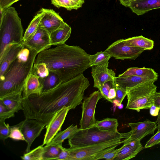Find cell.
<instances>
[{"label":"cell","instance_id":"1","mask_svg":"<svg viewBox=\"0 0 160 160\" xmlns=\"http://www.w3.org/2000/svg\"><path fill=\"white\" fill-rule=\"evenodd\" d=\"M89 86L88 79L81 74L47 92L22 98V110L26 118L36 119L46 126L63 107L73 109L82 104Z\"/></svg>","mask_w":160,"mask_h":160},{"label":"cell","instance_id":"2","mask_svg":"<svg viewBox=\"0 0 160 160\" xmlns=\"http://www.w3.org/2000/svg\"><path fill=\"white\" fill-rule=\"evenodd\" d=\"M90 56L79 46L64 43L38 53L34 64L45 63L62 83L82 74L89 68Z\"/></svg>","mask_w":160,"mask_h":160},{"label":"cell","instance_id":"3","mask_svg":"<svg viewBox=\"0 0 160 160\" xmlns=\"http://www.w3.org/2000/svg\"><path fill=\"white\" fill-rule=\"evenodd\" d=\"M31 50L28 61L23 62L17 58L11 64L3 76L0 78V98L22 93L25 83L32 73L38 53Z\"/></svg>","mask_w":160,"mask_h":160},{"label":"cell","instance_id":"4","mask_svg":"<svg viewBox=\"0 0 160 160\" xmlns=\"http://www.w3.org/2000/svg\"><path fill=\"white\" fill-rule=\"evenodd\" d=\"M0 24V61L12 46L23 43V30L15 8L10 7L1 12Z\"/></svg>","mask_w":160,"mask_h":160},{"label":"cell","instance_id":"5","mask_svg":"<svg viewBox=\"0 0 160 160\" xmlns=\"http://www.w3.org/2000/svg\"><path fill=\"white\" fill-rule=\"evenodd\" d=\"M129 132L120 133L101 130L96 127L85 129L78 128L68 139L70 148H77L97 144L119 138L126 139L129 136Z\"/></svg>","mask_w":160,"mask_h":160},{"label":"cell","instance_id":"6","mask_svg":"<svg viewBox=\"0 0 160 160\" xmlns=\"http://www.w3.org/2000/svg\"><path fill=\"white\" fill-rule=\"evenodd\" d=\"M150 80L141 83L127 91V103L126 108L139 112L150 108L154 104L157 87Z\"/></svg>","mask_w":160,"mask_h":160},{"label":"cell","instance_id":"7","mask_svg":"<svg viewBox=\"0 0 160 160\" xmlns=\"http://www.w3.org/2000/svg\"><path fill=\"white\" fill-rule=\"evenodd\" d=\"M122 139L119 138L105 142L77 148H68L69 160H95L96 158L110 147L123 143Z\"/></svg>","mask_w":160,"mask_h":160},{"label":"cell","instance_id":"8","mask_svg":"<svg viewBox=\"0 0 160 160\" xmlns=\"http://www.w3.org/2000/svg\"><path fill=\"white\" fill-rule=\"evenodd\" d=\"M102 97L98 90L84 98L82 103V113L80 120V128L85 129L92 127L97 121L95 111L97 104Z\"/></svg>","mask_w":160,"mask_h":160},{"label":"cell","instance_id":"9","mask_svg":"<svg viewBox=\"0 0 160 160\" xmlns=\"http://www.w3.org/2000/svg\"><path fill=\"white\" fill-rule=\"evenodd\" d=\"M116 59L135 60L144 51L128 45L125 39L118 40L110 45L105 50Z\"/></svg>","mask_w":160,"mask_h":160},{"label":"cell","instance_id":"10","mask_svg":"<svg viewBox=\"0 0 160 160\" xmlns=\"http://www.w3.org/2000/svg\"><path fill=\"white\" fill-rule=\"evenodd\" d=\"M24 136L27 143L26 152L30 151L32 144L40 134L45 125L37 120L26 118L17 124Z\"/></svg>","mask_w":160,"mask_h":160},{"label":"cell","instance_id":"11","mask_svg":"<svg viewBox=\"0 0 160 160\" xmlns=\"http://www.w3.org/2000/svg\"><path fill=\"white\" fill-rule=\"evenodd\" d=\"M69 107H64L57 112L46 126V132L42 145L49 143L61 130L67 114L70 110Z\"/></svg>","mask_w":160,"mask_h":160},{"label":"cell","instance_id":"12","mask_svg":"<svg viewBox=\"0 0 160 160\" xmlns=\"http://www.w3.org/2000/svg\"><path fill=\"white\" fill-rule=\"evenodd\" d=\"M128 125L131 129L129 131V136L123 140V142L133 140L141 141L146 136L153 134L157 128L156 121L152 122L148 119L143 122L129 123Z\"/></svg>","mask_w":160,"mask_h":160},{"label":"cell","instance_id":"13","mask_svg":"<svg viewBox=\"0 0 160 160\" xmlns=\"http://www.w3.org/2000/svg\"><path fill=\"white\" fill-rule=\"evenodd\" d=\"M23 43L24 46L35 50L38 53L49 48L52 46L50 34L39 27L30 39Z\"/></svg>","mask_w":160,"mask_h":160},{"label":"cell","instance_id":"14","mask_svg":"<svg viewBox=\"0 0 160 160\" xmlns=\"http://www.w3.org/2000/svg\"><path fill=\"white\" fill-rule=\"evenodd\" d=\"M42 9L43 15L39 27L46 30L49 34L65 23L60 16L53 10Z\"/></svg>","mask_w":160,"mask_h":160},{"label":"cell","instance_id":"15","mask_svg":"<svg viewBox=\"0 0 160 160\" xmlns=\"http://www.w3.org/2000/svg\"><path fill=\"white\" fill-rule=\"evenodd\" d=\"M108 64L94 66L91 67V74L94 81L93 87L99 90L106 82L115 80L116 77L115 73L108 68Z\"/></svg>","mask_w":160,"mask_h":160},{"label":"cell","instance_id":"16","mask_svg":"<svg viewBox=\"0 0 160 160\" xmlns=\"http://www.w3.org/2000/svg\"><path fill=\"white\" fill-rule=\"evenodd\" d=\"M114 160H128L134 158L144 148L140 141L133 140L124 142Z\"/></svg>","mask_w":160,"mask_h":160},{"label":"cell","instance_id":"17","mask_svg":"<svg viewBox=\"0 0 160 160\" xmlns=\"http://www.w3.org/2000/svg\"><path fill=\"white\" fill-rule=\"evenodd\" d=\"M128 7L138 16L151 10L160 8V0H135L131 2Z\"/></svg>","mask_w":160,"mask_h":160},{"label":"cell","instance_id":"18","mask_svg":"<svg viewBox=\"0 0 160 160\" xmlns=\"http://www.w3.org/2000/svg\"><path fill=\"white\" fill-rule=\"evenodd\" d=\"M24 46L23 43L14 44L7 50L0 61V78L3 76L11 64L16 59L19 52Z\"/></svg>","mask_w":160,"mask_h":160},{"label":"cell","instance_id":"19","mask_svg":"<svg viewBox=\"0 0 160 160\" xmlns=\"http://www.w3.org/2000/svg\"><path fill=\"white\" fill-rule=\"evenodd\" d=\"M42 88L39 77L32 72L25 83L22 92V98H27L32 94H41Z\"/></svg>","mask_w":160,"mask_h":160},{"label":"cell","instance_id":"20","mask_svg":"<svg viewBox=\"0 0 160 160\" xmlns=\"http://www.w3.org/2000/svg\"><path fill=\"white\" fill-rule=\"evenodd\" d=\"M150 80H152L148 78L137 76L121 77L118 76L116 77L114 81L117 86L127 92L141 83Z\"/></svg>","mask_w":160,"mask_h":160},{"label":"cell","instance_id":"21","mask_svg":"<svg viewBox=\"0 0 160 160\" xmlns=\"http://www.w3.org/2000/svg\"><path fill=\"white\" fill-rule=\"evenodd\" d=\"M71 31V27L65 22L61 27L50 34L51 45L57 46L65 43L70 37Z\"/></svg>","mask_w":160,"mask_h":160},{"label":"cell","instance_id":"22","mask_svg":"<svg viewBox=\"0 0 160 160\" xmlns=\"http://www.w3.org/2000/svg\"><path fill=\"white\" fill-rule=\"evenodd\" d=\"M134 76L146 78L150 79L154 82L158 78V74L151 68H130L124 72L119 74L118 76L124 77Z\"/></svg>","mask_w":160,"mask_h":160},{"label":"cell","instance_id":"23","mask_svg":"<svg viewBox=\"0 0 160 160\" xmlns=\"http://www.w3.org/2000/svg\"><path fill=\"white\" fill-rule=\"evenodd\" d=\"M22 94L19 93L8 96L0 98V100L9 110L15 113L22 109Z\"/></svg>","mask_w":160,"mask_h":160},{"label":"cell","instance_id":"24","mask_svg":"<svg viewBox=\"0 0 160 160\" xmlns=\"http://www.w3.org/2000/svg\"><path fill=\"white\" fill-rule=\"evenodd\" d=\"M129 45L141 48L144 50L152 49L154 47V41L142 35L133 37L125 39Z\"/></svg>","mask_w":160,"mask_h":160},{"label":"cell","instance_id":"25","mask_svg":"<svg viewBox=\"0 0 160 160\" xmlns=\"http://www.w3.org/2000/svg\"><path fill=\"white\" fill-rule=\"evenodd\" d=\"M43 15L42 8L34 16L23 35V43L30 39L34 34L38 28Z\"/></svg>","mask_w":160,"mask_h":160},{"label":"cell","instance_id":"26","mask_svg":"<svg viewBox=\"0 0 160 160\" xmlns=\"http://www.w3.org/2000/svg\"><path fill=\"white\" fill-rule=\"evenodd\" d=\"M40 79L42 86V93L52 89L62 83L59 77L52 72L49 71L46 77Z\"/></svg>","mask_w":160,"mask_h":160},{"label":"cell","instance_id":"27","mask_svg":"<svg viewBox=\"0 0 160 160\" xmlns=\"http://www.w3.org/2000/svg\"><path fill=\"white\" fill-rule=\"evenodd\" d=\"M78 128L77 125L72 124L65 130L58 132L48 144L62 146L64 141L67 139H69Z\"/></svg>","mask_w":160,"mask_h":160},{"label":"cell","instance_id":"28","mask_svg":"<svg viewBox=\"0 0 160 160\" xmlns=\"http://www.w3.org/2000/svg\"><path fill=\"white\" fill-rule=\"evenodd\" d=\"M117 87L114 80H110L104 83L99 90L103 98L113 103L116 97Z\"/></svg>","mask_w":160,"mask_h":160},{"label":"cell","instance_id":"29","mask_svg":"<svg viewBox=\"0 0 160 160\" xmlns=\"http://www.w3.org/2000/svg\"><path fill=\"white\" fill-rule=\"evenodd\" d=\"M118 123L117 119L107 118L101 121L97 120L92 127H96L103 131L115 132L118 131Z\"/></svg>","mask_w":160,"mask_h":160},{"label":"cell","instance_id":"30","mask_svg":"<svg viewBox=\"0 0 160 160\" xmlns=\"http://www.w3.org/2000/svg\"><path fill=\"white\" fill-rule=\"evenodd\" d=\"M85 0H51L52 4L57 8L63 7L68 10L77 9L82 7Z\"/></svg>","mask_w":160,"mask_h":160},{"label":"cell","instance_id":"31","mask_svg":"<svg viewBox=\"0 0 160 160\" xmlns=\"http://www.w3.org/2000/svg\"><path fill=\"white\" fill-rule=\"evenodd\" d=\"M111 55L105 50L101 51L93 55H90V66L109 64Z\"/></svg>","mask_w":160,"mask_h":160},{"label":"cell","instance_id":"32","mask_svg":"<svg viewBox=\"0 0 160 160\" xmlns=\"http://www.w3.org/2000/svg\"><path fill=\"white\" fill-rule=\"evenodd\" d=\"M62 146L46 144L43 147V160H55L61 152Z\"/></svg>","mask_w":160,"mask_h":160},{"label":"cell","instance_id":"33","mask_svg":"<svg viewBox=\"0 0 160 160\" xmlns=\"http://www.w3.org/2000/svg\"><path fill=\"white\" fill-rule=\"evenodd\" d=\"M43 146L42 145L21 157L24 160H43Z\"/></svg>","mask_w":160,"mask_h":160},{"label":"cell","instance_id":"34","mask_svg":"<svg viewBox=\"0 0 160 160\" xmlns=\"http://www.w3.org/2000/svg\"><path fill=\"white\" fill-rule=\"evenodd\" d=\"M32 72L36 74L40 78L46 77L49 73L47 65L43 62L34 64Z\"/></svg>","mask_w":160,"mask_h":160},{"label":"cell","instance_id":"35","mask_svg":"<svg viewBox=\"0 0 160 160\" xmlns=\"http://www.w3.org/2000/svg\"><path fill=\"white\" fill-rule=\"evenodd\" d=\"M9 138L16 141H25L22 131L18 124L10 126Z\"/></svg>","mask_w":160,"mask_h":160},{"label":"cell","instance_id":"36","mask_svg":"<svg viewBox=\"0 0 160 160\" xmlns=\"http://www.w3.org/2000/svg\"><path fill=\"white\" fill-rule=\"evenodd\" d=\"M10 126L6 124L5 120H0V139L4 142L9 138Z\"/></svg>","mask_w":160,"mask_h":160},{"label":"cell","instance_id":"37","mask_svg":"<svg viewBox=\"0 0 160 160\" xmlns=\"http://www.w3.org/2000/svg\"><path fill=\"white\" fill-rule=\"evenodd\" d=\"M15 113L9 110L0 100V120L6 119L14 116Z\"/></svg>","mask_w":160,"mask_h":160},{"label":"cell","instance_id":"38","mask_svg":"<svg viewBox=\"0 0 160 160\" xmlns=\"http://www.w3.org/2000/svg\"><path fill=\"white\" fill-rule=\"evenodd\" d=\"M127 95L126 91L117 86L116 97L113 103H114L117 106H120Z\"/></svg>","mask_w":160,"mask_h":160},{"label":"cell","instance_id":"39","mask_svg":"<svg viewBox=\"0 0 160 160\" xmlns=\"http://www.w3.org/2000/svg\"><path fill=\"white\" fill-rule=\"evenodd\" d=\"M121 149V147L117 149H113L108 151L98 157L96 160L102 159L107 160H114Z\"/></svg>","mask_w":160,"mask_h":160},{"label":"cell","instance_id":"40","mask_svg":"<svg viewBox=\"0 0 160 160\" xmlns=\"http://www.w3.org/2000/svg\"><path fill=\"white\" fill-rule=\"evenodd\" d=\"M30 54V49L24 45L19 52L17 58L20 61L27 62L29 58Z\"/></svg>","mask_w":160,"mask_h":160},{"label":"cell","instance_id":"41","mask_svg":"<svg viewBox=\"0 0 160 160\" xmlns=\"http://www.w3.org/2000/svg\"><path fill=\"white\" fill-rule=\"evenodd\" d=\"M160 142V131L157 132L146 142L144 148H151Z\"/></svg>","mask_w":160,"mask_h":160},{"label":"cell","instance_id":"42","mask_svg":"<svg viewBox=\"0 0 160 160\" xmlns=\"http://www.w3.org/2000/svg\"><path fill=\"white\" fill-rule=\"evenodd\" d=\"M20 0H0V9L2 12L8 8L15 2Z\"/></svg>","mask_w":160,"mask_h":160},{"label":"cell","instance_id":"43","mask_svg":"<svg viewBox=\"0 0 160 160\" xmlns=\"http://www.w3.org/2000/svg\"><path fill=\"white\" fill-rule=\"evenodd\" d=\"M55 160H69L70 153L68 149L63 147L61 152Z\"/></svg>","mask_w":160,"mask_h":160},{"label":"cell","instance_id":"44","mask_svg":"<svg viewBox=\"0 0 160 160\" xmlns=\"http://www.w3.org/2000/svg\"><path fill=\"white\" fill-rule=\"evenodd\" d=\"M159 111V108L153 104L150 108V113L151 116H158Z\"/></svg>","mask_w":160,"mask_h":160},{"label":"cell","instance_id":"45","mask_svg":"<svg viewBox=\"0 0 160 160\" xmlns=\"http://www.w3.org/2000/svg\"><path fill=\"white\" fill-rule=\"evenodd\" d=\"M154 105L159 108L160 110V91L156 92L154 98Z\"/></svg>","mask_w":160,"mask_h":160},{"label":"cell","instance_id":"46","mask_svg":"<svg viewBox=\"0 0 160 160\" xmlns=\"http://www.w3.org/2000/svg\"><path fill=\"white\" fill-rule=\"evenodd\" d=\"M120 3L126 7H128L130 3L135 0H119Z\"/></svg>","mask_w":160,"mask_h":160},{"label":"cell","instance_id":"47","mask_svg":"<svg viewBox=\"0 0 160 160\" xmlns=\"http://www.w3.org/2000/svg\"><path fill=\"white\" fill-rule=\"evenodd\" d=\"M156 122L157 124L158 131L157 132L160 131V110L158 115V118Z\"/></svg>","mask_w":160,"mask_h":160},{"label":"cell","instance_id":"48","mask_svg":"<svg viewBox=\"0 0 160 160\" xmlns=\"http://www.w3.org/2000/svg\"><path fill=\"white\" fill-rule=\"evenodd\" d=\"M159 144H160V143Z\"/></svg>","mask_w":160,"mask_h":160},{"label":"cell","instance_id":"49","mask_svg":"<svg viewBox=\"0 0 160 160\" xmlns=\"http://www.w3.org/2000/svg\"></svg>","mask_w":160,"mask_h":160}]
</instances>
